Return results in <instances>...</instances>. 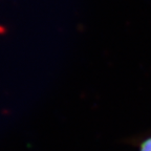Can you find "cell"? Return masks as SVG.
Here are the masks:
<instances>
[{
    "label": "cell",
    "instance_id": "cell-1",
    "mask_svg": "<svg viewBox=\"0 0 151 151\" xmlns=\"http://www.w3.org/2000/svg\"><path fill=\"white\" fill-rule=\"evenodd\" d=\"M139 151H151V135L141 142Z\"/></svg>",
    "mask_w": 151,
    "mask_h": 151
}]
</instances>
